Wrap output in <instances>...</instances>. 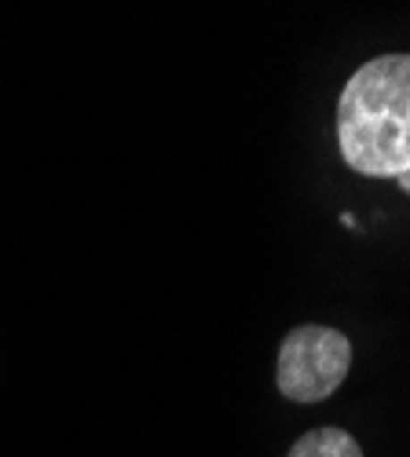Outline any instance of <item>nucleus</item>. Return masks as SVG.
I'll return each instance as SVG.
<instances>
[{
  "mask_svg": "<svg viewBox=\"0 0 410 457\" xmlns=\"http://www.w3.org/2000/svg\"><path fill=\"white\" fill-rule=\"evenodd\" d=\"M338 146L352 172L410 195V52L363 62L338 99Z\"/></svg>",
  "mask_w": 410,
  "mask_h": 457,
  "instance_id": "nucleus-1",
  "label": "nucleus"
},
{
  "mask_svg": "<svg viewBox=\"0 0 410 457\" xmlns=\"http://www.w3.org/2000/svg\"><path fill=\"white\" fill-rule=\"evenodd\" d=\"M352 370V340L333 326H297L279 348L275 380L289 403H322L345 385Z\"/></svg>",
  "mask_w": 410,
  "mask_h": 457,
  "instance_id": "nucleus-2",
  "label": "nucleus"
},
{
  "mask_svg": "<svg viewBox=\"0 0 410 457\" xmlns=\"http://www.w3.org/2000/svg\"><path fill=\"white\" fill-rule=\"evenodd\" d=\"M286 457H363V446L345 428H315L297 439Z\"/></svg>",
  "mask_w": 410,
  "mask_h": 457,
  "instance_id": "nucleus-3",
  "label": "nucleus"
}]
</instances>
